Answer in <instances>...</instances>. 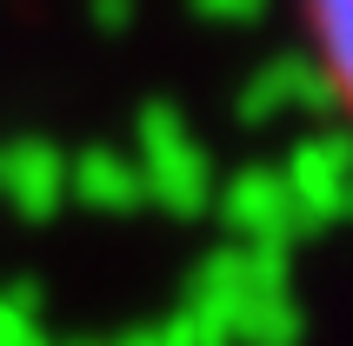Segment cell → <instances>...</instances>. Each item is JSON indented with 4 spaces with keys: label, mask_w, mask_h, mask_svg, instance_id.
I'll return each mask as SVG.
<instances>
[{
    "label": "cell",
    "mask_w": 353,
    "mask_h": 346,
    "mask_svg": "<svg viewBox=\"0 0 353 346\" xmlns=\"http://www.w3.org/2000/svg\"><path fill=\"white\" fill-rule=\"evenodd\" d=\"M287 27L320 94V114L353 140V0H287Z\"/></svg>",
    "instance_id": "1"
}]
</instances>
